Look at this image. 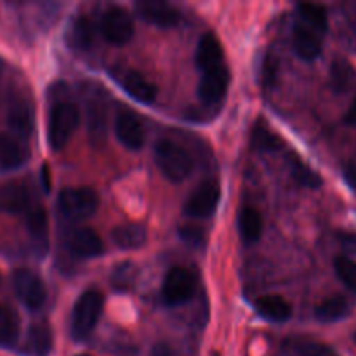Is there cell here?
Wrapping results in <instances>:
<instances>
[{"instance_id":"6da1fadb","label":"cell","mask_w":356,"mask_h":356,"mask_svg":"<svg viewBox=\"0 0 356 356\" xmlns=\"http://www.w3.org/2000/svg\"><path fill=\"white\" fill-rule=\"evenodd\" d=\"M104 298L99 291H86L75 302L72 315V336L83 341L92 334L103 313Z\"/></svg>"},{"instance_id":"7a4b0ae2","label":"cell","mask_w":356,"mask_h":356,"mask_svg":"<svg viewBox=\"0 0 356 356\" xmlns=\"http://www.w3.org/2000/svg\"><path fill=\"white\" fill-rule=\"evenodd\" d=\"M80 124V111L76 104L61 101L56 103L51 108L49 113V125H47V138L49 145L52 149L59 152L68 145L70 138L76 131Z\"/></svg>"},{"instance_id":"3957f363","label":"cell","mask_w":356,"mask_h":356,"mask_svg":"<svg viewBox=\"0 0 356 356\" xmlns=\"http://www.w3.org/2000/svg\"><path fill=\"white\" fill-rule=\"evenodd\" d=\"M155 162L170 183H183L193 170V162L186 149L169 139H163L155 146Z\"/></svg>"},{"instance_id":"277c9868","label":"cell","mask_w":356,"mask_h":356,"mask_svg":"<svg viewBox=\"0 0 356 356\" xmlns=\"http://www.w3.org/2000/svg\"><path fill=\"white\" fill-rule=\"evenodd\" d=\"M58 207L63 216L80 221L96 214L99 207V195L92 188H66L59 193Z\"/></svg>"},{"instance_id":"5b68a950","label":"cell","mask_w":356,"mask_h":356,"mask_svg":"<svg viewBox=\"0 0 356 356\" xmlns=\"http://www.w3.org/2000/svg\"><path fill=\"white\" fill-rule=\"evenodd\" d=\"M197 292V278L186 268L176 266L167 271L162 284V299L167 306H183Z\"/></svg>"},{"instance_id":"8992f818","label":"cell","mask_w":356,"mask_h":356,"mask_svg":"<svg viewBox=\"0 0 356 356\" xmlns=\"http://www.w3.org/2000/svg\"><path fill=\"white\" fill-rule=\"evenodd\" d=\"M99 30L108 44L122 47V45L129 44L131 38L134 37V21L124 7L113 6L104 10Z\"/></svg>"},{"instance_id":"52a82bcc","label":"cell","mask_w":356,"mask_h":356,"mask_svg":"<svg viewBox=\"0 0 356 356\" xmlns=\"http://www.w3.org/2000/svg\"><path fill=\"white\" fill-rule=\"evenodd\" d=\"M14 292L17 299L26 306L31 312H38L45 305L47 299V291L42 282V278L37 273L30 270H17L13 275Z\"/></svg>"},{"instance_id":"ba28073f","label":"cell","mask_w":356,"mask_h":356,"mask_svg":"<svg viewBox=\"0 0 356 356\" xmlns=\"http://www.w3.org/2000/svg\"><path fill=\"white\" fill-rule=\"evenodd\" d=\"M229 86V72L228 66L221 65L216 68L202 72L200 82H198V97L205 106H216L226 96V90Z\"/></svg>"},{"instance_id":"9c48e42d","label":"cell","mask_w":356,"mask_h":356,"mask_svg":"<svg viewBox=\"0 0 356 356\" xmlns=\"http://www.w3.org/2000/svg\"><path fill=\"white\" fill-rule=\"evenodd\" d=\"M219 198H221V191L218 184L214 181H205L190 195L184 204V214L195 219L209 218L218 209Z\"/></svg>"},{"instance_id":"30bf717a","label":"cell","mask_w":356,"mask_h":356,"mask_svg":"<svg viewBox=\"0 0 356 356\" xmlns=\"http://www.w3.org/2000/svg\"><path fill=\"white\" fill-rule=\"evenodd\" d=\"M134 10L145 23L159 28L176 26L181 19L179 10L163 0H141L134 6Z\"/></svg>"},{"instance_id":"8fae6325","label":"cell","mask_w":356,"mask_h":356,"mask_svg":"<svg viewBox=\"0 0 356 356\" xmlns=\"http://www.w3.org/2000/svg\"><path fill=\"white\" fill-rule=\"evenodd\" d=\"M28 159H30V149L24 139L10 132L0 134V172L21 169L28 162Z\"/></svg>"},{"instance_id":"7c38bea8","label":"cell","mask_w":356,"mask_h":356,"mask_svg":"<svg viewBox=\"0 0 356 356\" xmlns=\"http://www.w3.org/2000/svg\"><path fill=\"white\" fill-rule=\"evenodd\" d=\"M115 134L117 139L127 149H141L146 141L145 127L141 120L131 111H120L115 120Z\"/></svg>"},{"instance_id":"4fadbf2b","label":"cell","mask_w":356,"mask_h":356,"mask_svg":"<svg viewBox=\"0 0 356 356\" xmlns=\"http://www.w3.org/2000/svg\"><path fill=\"white\" fill-rule=\"evenodd\" d=\"M70 252L80 259H90L104 252V245L101 236L90 228H76L68 235Z\"/></svg>"},{"instance_id":"5bb4252c","label":"cell","mask_w":356,"mask_h":356,"mask_svg":"<svg viewBox=\"0 0 356 356\" xmlns=\"http://www.w3.org/2000/svg\"><path fill=\"white\" fill-rule=\"evenodd\" d=\"M292 49L302 61H315L322 54L320 35L313 31L312 28L306 26V24H302L301 21H298L294 24V30H292Z\"/></svg>"},{"instance_id":"9a60e30c","label":"cell","mask_w":356,"mask_h":356,"mask_svg":"<svg viewBox=\"0 0 356 356\" xmlns=\"http://www.w3.org/2000/svg\"><path fill=\"white\" fill-rule=\"evenodd\" d=\"M31 209V198L26 186L7 183L0 186V211L6 214H26Z\"/></svg>"},{"instance_id":"2e32d148","label":"cell","mask_w":356,"mask_h":356,"mask_svg":"<svg viewBox=\"0 0 356 356\" xmlns=\"http://www.w3.org/2000/svg\"><path fill=\"white\" fill-rule=\"evenodd\" d=\"M6 122L10 129V134L17 136L21 139H26L31 134L35 125L33 108L26 101H16L7 110Z\"/></svg>"},{"instance_id":"e0dca14e","label":"cell","mask_w":356,"mask_h":356,"mask_svg":"<svg viewBox=\"0 0 356 356\" xmlns=\"http://www.w3.org/2000/svg\"><path fill=\"white\" fill-rule=\"evenodd\" d=\"M195 63H197V68L200 70V73L216 68V66L225 65L221 42L211 31L202 35L200 42L197 45V52H195Z\"/></svg>"},{"instance_id":"ac0fdd59","label":"cell","mask_w":356,"mask_h":356,"mask_svg":"<svg viewBox=\"0 0 356 356\" xmlns=\"http://www.w3.org/2000/svg\"><path fill=\"white\" fill-rule=\"evenodd\" d=\"M120 86L124 87L125 92H127L132 99L138 101V103H155L156 92H159V90H156V87L153 86L149 80H146L141 73L129 70V72H125L124 75L120 76Z\"/></svg>"},{"instance_id":"d6986e66","label":"cell","mask_w":356,"mask_h":356,"mask_svg":"<svg viewBox=\"0 0 356 356\" xmlns=\"http://www.w3.org/2000/svg\"><path fill=\"white\" fill-rule=\"evenodd\" d=\"M52 350V330L47 322H38L28 329L23 353L26 356H47Z\"/></svg>"},{"instance_id":"ffe728a7","label":"cell","mask_w":356,"mask_h":356,"mask_svg":"<svg viewBox=\"0 0 356 356\" xmlns=\"http://www.w3.org/2000/svg\"><path fill=\"white\" fill-rule=\"evenodd\" d=\"M148 238V232L141 222H125L118 225L111 232V240L122 250H136L143 247Z\"/></svg>"},{"instance_id":"44dd1931","label":"cell","mask_w":356,"mask_h":356,"mask_svg":"<svg viewBox=\"0 0 356 356\" xmlns=\"http://www.w3.org/2000/svg\"><path fill=\"white\" fill-rule=\"evenodd\" d=\"M257 315L273 323H284L292 316V306L280 296H263L256 301Z\"/></svg>"},{"instance_id":"7402d4cb","label":"cell","mask_w":356,"mask_h":356,"mask_svg":"<svg viewBox=\"0 0 356 356\" xmlns=\"http://www.w3.org/2000/svg\"><path fill=\"white\" fill-rule=\"evenodd\" d=\"M87 129L94 145L103 143L106 136V104L103 97L92 96L87 106Z\"/></svg>"},{"instance_id":"603a6c76","label":"cell","mask_w":356,"mask_h":356,"mask_svg":"<svg viewBox=\"0 0 356 356\" xmlns=\"http://www.w3.org/2000/svg\"><path fill=\"white\" fill-rule=\"evenodd\" d=\"M66 42L73 49H89L94 42V28L89 17L76 16L66 33Z\"/></svg>"},{"instance_id":"cb8c5ba5","label":"cell","mask_w":356,"mask_h":356,"mask_svg":"<svg viewBox=\"0 0 356 356\" xmlns=\"http://www.w3.org/2000/svg\"><path fill=\"white\" fill-rule=\"evenodd\" d=\"M348 313H350V305H348L346 298H343V296L327 298L325 301L320 302L315 309L316 320L323 323L339 322L344 316H348Z\"/></svg>"},{"instance_id":"d4e9b609","label":"cell","mask_w":356,"mask_h":356,"mask_svg":"<svg viewBox=\"0 0 356 356\" xmlns=\"http://www.w3.org/2000/svg\"><path fill=\"white\" fill-rule=\"evenodd\" d=\"M238 232L245 243L259 242L261 233H263V219H261V214L256 209H242L238 216Z\"/></svg>"},{"instance_id":"484cf974","label":"cell","mask_w":356,"mask_h":356,"mask_svg":"<svg viewBox=\"0 0 356 356\" xmlns=\"http://www.w3.org/2000/svg\"><path fill=\"white\" fill-rule=\"evenodd\" d=\"M356 82V72L353 66L343 58L334 59L332 66H330V86L336 92L344 94L355 86Z\"/></svg>"},{"instance_id":"4316f807","label":"cell","mask_w":356,"mask_h":356,"mask_svg":"<svg viewBox=\"0 0 356 356\" xmlns=\"http://www.w3.org/2000/svg\"><path fill=\"white\" fill-rule=\"evenodd\" d=\"M298 16L302 24L312 28V30L316 31L318 35L327 33V28H329V16H327V10L323 9L322 6H316V3H299Z\"/></svg>"},{"instance_id":"83f0119b","label":"cell","mask_w":356,"mask_h":356,"mask_svg":"<svg viewBox=\"0 0 356 356\" xmlns=\"http://www.w3.org/2000/svg\"><path fill=\"white\" fill-rule=\"evenodd\" d=\"M26 226L31 238L35 240V243H37L42 250L47 249V233H49L47 214H45V211L40 207V205L31 207L30 211L26 212Z\"/></svg>"},{"instance_id":"f1b7e54d","label":"cell","mask_w":356,"mask_h":356,"mask_svg":"<svg viewBox=\"0 0 356 356\" xmlns=\"http://www.w3.org/2000/svg\"><path fill=\"white\" fill-rule=\"evenodd\" d=\"M19 336V318L7 306L0 305V348H10Z\"/></svg>"},{"instance_id":"f546056e","label":"cell","mask_w":356,"mask_h":356,"mask_svg":"<svg viewBox=\"0 0 356 356\" xmlns=\"http://www.w3.org/2000/svg\"><path fill=\"white\" fill-rule=\"evenodd\" d=\"M138 277L139 271L138 268H136V264L125 261V263H118L117 266L113 268L110 277V284L117 292H129L134 287L136 282H138Z\"/></svg>"},{"instance_id":"4dcf8cb0","label":"cell","mask_w":356,"mask_h":356,"mask_svg":"<svg viewBox=\"0 0 356 356\" xmlns=\"http://www.w3.org/2000/svg\"><path fill=\"white\" fill-rule=\"evenodd\" d=\"M250 145L259 153L278 152L282 148V139L275 136L264 124H256L250 134Z\"/></svg>"},{"instance_id":"1f68e13d","label":"cell","mask_w":356,"mask_h":356,"mask_svg":"<svg viewBox=\"0 0 356 356\" xmlns=\"http://www.w3.org/2000/svg\"><path fill=\"white\" fill-rule=\"evenodd\" d=\"M289 167H291V174L296 179V183L301 184L305 188H320L322 186V177L309 169L306 163H302L298 156H289Z\"/></svg>"},{"instance_id":"d6a6232c","label":"cell","mask_w":356,"mask_h":356,"mask_svg":"<svg viewBox=\"0 0 356 356\" xmlns=\"http://www.w3.org/2000/svg\"><path fill=\"white\" fill-rule=\"evenodd\" d=\"M334 268L339 280L356 294V263L346 256H339L334 261Z\"/></svg>"},{"instance_id":"836d02e7","label":"cell","mask_w":356,"mask_h":356,"mask_svg":"<svg viewBox=\"0 0 356 356\" xmlns=\"http://www.w3.org/2000/svg\"><path fill=\"white\" fill-rule=\"evenodd\" d=\"M294 351L298 356H339L330 346L315 341H299L294 346Z\"/></svg>"},{"instance_id":"e575fe53","label":"cell","mask_w":356,"mask_h":356,"mask_svg":"<svg viewBox=\"0 0 356 356\" xmlns=\"http://www.w3.org/2000/svg\"><path fill=\"white\" fill-rule=\"evenodd\" d=\"M179 235L184 242L193 247L204 245L205 242L204 232L200 228H197V226H183V228H179Z\"/></svg>"},{"instance_id":"d590c367","label":"cell","mask_w":356,"mask_h":356,"mask_svg":"<svg viewBox=\"0 0 356 356\" xmlns=\"http://www.w3.org/2000/svg\"><path fill=\"white\" fill-rule=\"evenodd\" d=\"M337 238H339L341 245L346 252L356 254V233H348V232H339L337 233Z\"/></svg>"},{"instance_id":"8d00e7d4","label":"cell","mask_w":356,"mask_h":356,"mask_svg":"<svg viewBox=\"0 0 356 356\" xmlns=\"http://www.w3.org/2000/svg\"><path fill=\"white\" fill-rule=\"evenodd\" d=\"M277 76V59L268 58L264 63V86H273Z\"/></svg>"},{"instance_id":"74e56055","label":"cell","mask_w":356,"mask_h":356,"mask_svg":"<svg viewBox=\"0 0 356 356\" xmlns=\"http://www.w3.org/2000/svg\"><path fill=\"white\" fill-rule=\"evenodd\" d=\"M149 356H181L179 353H177L176 350H174L172 346H169V344L165 343H159L153 346L152 350V355Z\"/></svg>"},{"instance_id":"f35d334b","label":"cell","mask_w":356,"mask_h":356,"mask_svg":"<svg viewBox=\"0 0 356 356\" xmlns=\"http://www.w3.org/2000/svg\"><path fill=\"white\" fill-rule=\"evenodd\" d=\"M344 177H346V181L350 183V186L356 190V165L355 163H348V165L344 167Z\"/></svg>"},{"instance_id":"ab89813d","label":"cell","mask_w":356,"mask_h":356,"mask_svg":"<svg viewBox=\"0 0 356 356\" xmlns=\"http://www.w3.org/2000/svg\"><path fill=\"white\" fill-rule=\"evenodd\" d=\"M344 122H346L348 125H353V127H356V96H355L353 103H351L350 110H348L346 117H344Z\"/></svg>"},{"instance_id":"60d3db41","label":"cell","mask_w":356,"mask_h":356,"mask_svg":"<svg viewBox=\"0 0 356 356\" xmlns=\"http://www.w3.org/2000/svg\"><path fill=\"white\" fill-rule=\"evenodd\" d=\"M2 72H3V61L2 58H0V75H2Z\"/></svg>"},{"instance_id":"b9f144b4","label":"cell","mask_w":356,"mask_h":356,"mask_svg":"<svg viewBox=\"0 0 356 356\" xmlns=\"http://www.w3.org/2000/svg\"><path fill=\"white\" fill-rule=\"evenodd\" d=\"M355 343H356V332H355Z\"/></svg>"},{"instance_id":"7bdbcfd3","label":"cell","mask_w":356,"mask_h":356,"mask_svg":"<svg viewBox=\"0 0 356 356\" xmlns=\"http://www.w3.org/2000/svg\"><path fill=\"white\" fill-rule=\"evenodd\" d=\"M79 356H89V355H79Z\"/></svg>"}]
</instances>
